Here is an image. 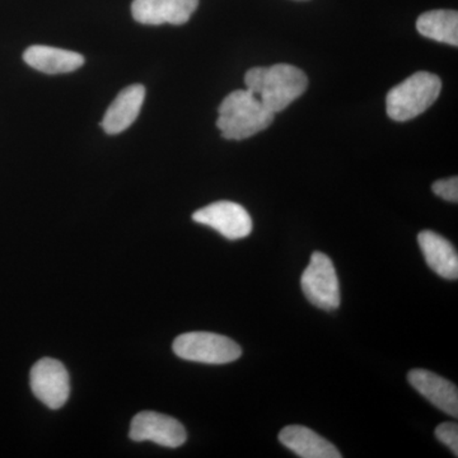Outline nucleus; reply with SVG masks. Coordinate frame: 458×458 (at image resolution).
<instances>
[{"instance_id": "f257e3e1", "label": "nucleus", "mask_w": 458, "mask_h": 458, "mask_svg": "<svg viewBox=\"0 0 458 458\" xmlns=\"http://www.w3.org/2000/svg\"><path fill=\"white\" fill-rule=\"evenodd\" d=\"M245 84L267 110L278 114L306 92L309 78L291 64L256 66L247 72Z\"/></svg>"}, {"instance_id": "f03ea898", "label": "nucleus", "mask_w": 458, "mask_h": 458, "mask_svg": "<svg viewBox=\"0 0 458 458\" xmlns=\"http://www.w3.org/2000/svg\"><path fill=\"white\" fill-rule=\"evenodd\" d=\"M216 126L223 138L243 140L254 137L274 122L276 114L267 110L260 99L249 89H237L223 99L218 108Z\"/></svg>"}, {"instance_id": "7ed1b4c3", "label": "nucleus", "mask_w": 458, "mask_h": 458, "mask_svg": "<svg viewBox=\"0 0 458 458\" xmlns=\"http://www.w3.org/2000/svg\"><path fill=\"white\" fill-rule=\"evenodd\" d=\"M442 81L438 75L418 72L397 84L386 98V111L394 122L415 119L432 106L441 95Z\"/></svg>"}, {"instance_id": "20e7f679", "label": "nucleus", "mask_w": 458, "mask_h": 458, "mask_svg": "<svg viewBox=\"0 0 458 458\" xmlns=\"http://www.w3.org/2000/svg\"><path fill=\"white\" fill-rule=\"evenodd\" d=\"M172 348L181 360L205 364L231 363L242 355V349L233 340L204 331L182 334Z\"/></svg>"}, {"instance_id": "39448f33", "label": "nucleus", "mask_w": 458, "mask_h": 458, "mask_svg": "<svg viewBox=\"0 0 458 458\" xmlns=\"http://www.w3.org/2000/svg\"><path fill=\"white\" fill-rule=\"evenodd\" d=\"M301 286L309 302L318 309L324 311L339 309L342 302L339 278L328 256L313 252L309 267L301 278Z\"/></svg>"}, {"instance_id": "423d86ee", "label": "nucleus", "mask_w": 458, "mask_h": 458, "mask_svg": "<svg viewBox=\"0 0 458 458\" xmlns=\"http://www.w3.org/2000/svg\"><path fill=\"white\" fill-rule=\"evenodd\" d=\"M192 219L200 225L216 229L228 240H241L252 232V219L242 205L233 201H216L192 214Z\"/></svg>"}, {"instance_id": "0eeeda50", "label": "nucleus", "mask_w": 458, "mask_h": 458, "mask_svg": "<svg viewBox=\"0 0 458 458\" xmlns=\"http://www.w3.org/2000/svg\"><path fill=\"white\" fill-rule=\"evenodd\" d=\"M32 393L47 408L56 410L65 405L71 394V379L65 367L59 360L44 358L32 367Z\"/></svg>"}, {"instance_id": "6e6552de", "label": "nucleus", "mask_w": 458, "mask_h": 458, "mask_svg": "<svg viewBox=\"0 0 458 458\" xmlns=\"http://www.w3.org/2000/svg\"><path fill=\"white\" fill-rule=\"evenodd\" d=\"M129 437L135 442L152 441L177 448L188 439L185 428L176 419L155 411H141L132 419Z\"/></svg>"}, {"instance_id": "1a4fd4ad", "label": "nucleus", "mask_w": 458, "mask_h": 458, "mask_svg": "<svg viewBox=\"0 0 458 458\" xmlns=\"http://www.w3.org/2000/svg\"><path fill=\"white\" fill-rule=\"evenodd\" d=\"M199 0H134L131 14L141 25H183L197 11Z\"/></svg>"}, {"instance_id": "9d476101", "label": "nucleus", "mask_w": 458, "mask_h": 458, "mask_svg": "<svg viewBox=\"0 0 458 458\" xmlns=\"http://www.w3.org/2000/svg\"><path fill=\"white\" fill-rule=\"evenodd\" d=\"M409 384L426 397L436 408L458 417V391L448 379L426 369H412L408 375Z\"/></svg>"}, {"instance_id": "9b49d317", "label": "nucleus", "mask_w": 458, "mask_h": 458, "mask_svg": "<svg viewBox=\"0 0 458 458\" xmlns=\"http://www.w3.org/2000/svg\"><path fill=\"white\" fill-rule=\"evenodd\" d=\"M146 98V89L141 84L126 87L114 99L102 120V129L110 135L120 134L131 128L138 119Z\"/></svg>"}, {"instance_id": "f8f14e48", "label": "nucleus", "mask_w": 458, "mask_h": 458, "mask_svg": "<svg viewBox=\"0 0 458 458\" xmlns=\"http://www.w3.org/2000/svg\"><path fill=\"white\" fill-rule=\"evenodd\" d=\"M419 246L428 267L442 278H458V256L456 249L441 234L433 231H423L418 236Z\"/></svg>"}, {"instance_id": "ddd939ff", "label": "nucleus", "mask_w": 458, "mask_h": 458, "mask_svg": "<svg viewBox=\"0 0 458 458\" xmlns=\"http://www.w3.org/2000/svg\"><path fill=\"white\" fill-rule=\"evenodd\" d=\"M279 441L288 450L294 452L302 458H340L343 457L339 450L322 438L319 434L313 432L310 428L302 426L285 427L279 433Z\"/></svg>"}, {"instance_id": "4468645a", "label": "nucleus", "mask_w": 458, "mask_h": 458, "mask_svg": "<svg viewBox=\"0 0 458 458\" xmlns=\"http://www.w3.org/2000/svg\"><path fill=\"white\" fill-rule=\"evenodd\" d=\"M27 64L47 74H64L77 71L84 64L81 54L57 47L35 45L23 54Z\"/></svg>"}, {"instance_id": "2eb2a0df", "label": "nucleus", "mask_w": 458, "mask_h": 458, "mask_svg": "<svg viewBox=\"0 0 458 458\" xmlns=\"http://www.w3.org/2000/svg\"><path fill=\"white\" fill-rule=\"evenodd\" d=\"M417 30L424 38L451 47H458V13L456 11L426 12L417 21Z\"/></svg>"}, {"instance_id": "dca6fc26", "label": "nucleus", "mask_w": 458, "mask_h": 458, "mask_svg": "<svg viewBox=\"0 0 458 458\" xmlns=\"http://www.w3.org/2000/svg\"><path fill=\"white\" fill-rule=\"evenodd\" d=\"M436 437L439 442L447 445L454 456H458V426L456 423H442L437 427Z\"/></svg>"}, {"instance_id": "f3484780", "label": "nucleus", "mask_w": 458, "mask_h": 458, "mask_svg": "<svg viewBox=\"0 0 458 458\" xmlns=\"http://www.w3.org/2000/svg\"><path fill=\"white\" fill-rule=\"evenodd\" d=\"M432 190L437 197L451 201V203H457L458 201V179L456 176L436 181L433 183Z\"/></svg>"}]
</instances>
